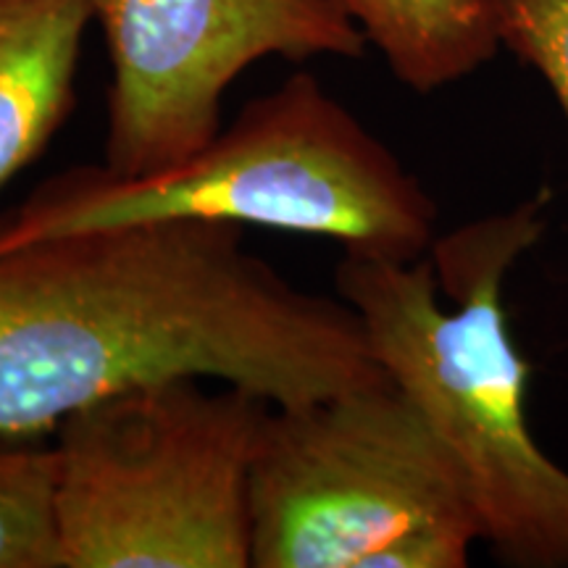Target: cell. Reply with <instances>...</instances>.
I'll return each instance as SVG.
<instances>
[{
  "label": "cell",
  "instance_id": "cell-1",
  "mask_svg": "<svg viewBox=\"0 0 568 568\" xmlns=\"http://www.w3.org/2000/svg\"><path fill=\"white\" fill-rule=\"evenodd\" d=\"M243 232L148 222L0 253V443H40L84 406L174 376L272 406L387 382L351 305L297 287Z\"/></svg>",
  "mask_w": 568,
  "mask_h": 568
},
{
  "label": "cell",
  "instance_id": "cell-2",
  "mask_svg": "<svg viewBox=\"0 0 568 568\" xmlns=\"http://www.w3.org/2000/svg\"><path fill=\"white\" fill-rule=\"evenodd\" d=\"M548 193L468 222L410 264L343 255L337 295L368 347L464 468L481 542L514 568H568V468L531 435L529 364L506 282L545 232Z\"/></svg>",
  "mask_w": 568,
  "mask_h": 568
},
{
  "label": "cell",
  "instance_id": "cell-3",
  "mask_svg": "<svg viewBox=\"0 0 568 568\" xmlns=\"http://www.w3.org/2000/svg\"><path fill=\"white\" fill-rule=\"evenodd\" d=\"M148 222L266 226L372 261L426 258L439 209L416 174L308 71L253 98L187 159L145 174L82 163L0 213V253Z\"/></svg>",
  "mask_w": 568,
  "mask_h": 568
},
{
  "label": "cell",
  "instance_id": "cell-4",
  "mask_svg": "<svg viewBox=\"0 0 568 568\" xmlns=\"http://www.w3.org/2000/svg\"><path fill=\"white\" fill-rule=\"evenodd\" d=\"M203 382H151L63 418L59 568H253L251 477L272 403Z\"/></svg>",
  "mask_w": 568,
  "mask_h": 568
},
{
  "label": "cell",
  "instance_id": "cell-5",
  "mask_svg": "<svg viewBox=\"0 0 568 568\" xmlns=\"http://www.w3.org/2000/svg\"><path fill=\"white\" fill-rule=\"evenodd\" d=\"M253 568H466L485 529L464 468L393 382L268 406Z\"/></svg>",
  "mask_w": 568,
  "mask_h": 568
},
{
  "label": "cell",
  "instance_id": "cell-6",
  "mask_svg": "<svg viewBox=\"0 0 568 568\" xmlns=\"http://www.w3.org/2000/svg\"><path fill=\"white\" fill-rule=\"evenodd\" d=\"M111 61L103 163L145 174L222 130V101L264 59H361L339 0H95Z\"/></svg>",
  "mask_w": 568,
  "mask_h": 568
},
{
  "label": "cell",
  "instance_id": "cell-7",
  "mask_svg": "<svg viewBox=\"0 0 568 568\" xmlns=\"http://www.w3.org/2000/svg\"><path fill=\"white\" fill-rule=\"evenodd\" d=\"M95 0H0V190L40 159L77 103Z\"/></svg>",
  "mask_w": 568,
  "mask_h": 568
},
{
  "label": "cell",
  "instance_id": "cell-8",
  "mask_svg": "<svg viewBox=\"0 0 568 568\" xmlns=\"http://www.w3.org/2000/svg\"><path fill=\"white\" fill-rule=\"evenodd\" d=\"M400 84L450 88L503 48L500 0H339Z\"/></svg>",
  "mask_w": 568,
  "mask_h": 568
},
{
  "label": "cell",
  "instance_id": "cell-9",
  "mask_svg": "<svg viewBox=\"0 0 568 568\" xmlns=\"http://www.w3.org/2000/svg\"><path fill=\"white\" fill-rule=\"evenodd\" d=\"M0 568H59L51 445L0 443Z\"/></svg>",
  "mask_w": 568,
  "mask_h": 568
},
{
  "label": "cell",
  "instance_id": "cell-10",
  "mask_svg": "<svg viewBox=\"0 0 568 568\" xmlns=\"http://www.w3.org/2000/svg\"><path fill=\"white\" fill-rule=\"evenodd\" d=\"M500 42L548 82L568 124V0H500Z\"/></svg>",
  "mask_w": 568,
  "mask_h": 568
}]
</instances>
